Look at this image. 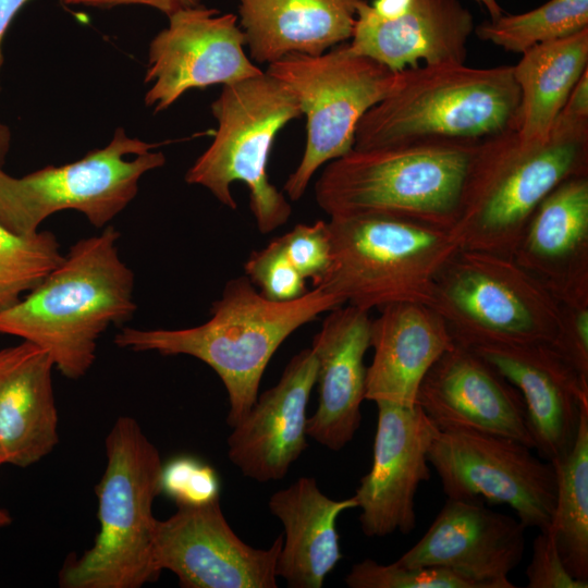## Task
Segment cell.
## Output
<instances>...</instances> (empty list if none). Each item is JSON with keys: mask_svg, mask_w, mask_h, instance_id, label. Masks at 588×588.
I'll return each instance as SVG.
<instances>
[{"mask_svg": "<svg viewBox=\"0 0 588 588\" xmlns=\"http://www.w3.org/2000/svg\"><path fill=\"white\" fill-rule=\"evenodd\" d=\"M560 114L576 121H588V70L572 89Z\"/></svg>", "mask_w": 588, "mask_h": 588, "instance_id": "74e56055", "label": "cell"}, {"mask_svg": "<svg viewBox=\"0 0 588 588\" xmlns=\"http://www.w3.org/2000/svg\"><path fill=\"white\" fill-rule=\"evenodd\" d=\"M350 588H478L456 573L429 566L383 565L365 559L354 564L345 577Z\"/></svg>", "mask_w": 588, "mask_h": 588, "instance_id": "4dcf8cb0", "label": "cell"}, {"mask_svg": "<svg viewBox=\"0 0 588 588\" xmlns=\"http://www.w3.org/2000/svg\"><path fill=\"white\" fill-rule=\"evenodd\" d=\"M149 47L145 103L166 110L185 91L229 85L264 73L245 53L237 15L203 5L173 13Z\"/></svg>", "mask_w": 588, "mask_h": 588, "instance_id": "5bb4252c", "label": "cell"}, {"mask_svg": "<svg viewBox=\"0 0 588 588\" xmlns=\"http://www.w3.org/2000/svg\"><path fill=\"white\" fill-rule=\"evenodd\" d=\"M107 464L96 487L99 531L59 573L63 588H139L158 579L154 559L163 462L137 420L119 417L106 437Z\"/></svg>", "mask_w": 588, "mask_h": 588, "instance_id": "5b68a950", "label": "cell"}, {"mask_svg": "<svg viewBox=\"0 0 588 588\" xmlns=\"http://www.w3.org/2000/svg\"><path fill=\"white\" fill-rule=\"evenodd\" d=\"M283 250L304 279L317 282L331 260V238L328 222L298 223L279 237Z\"/></svg>", "mask_w": 588, "mask_h": 588, "instance_id": "836d02e7", "label": "cell"}, {"mask_svg": "<svg viewBox=\"0 0 588 588\" xmlns=\"http://www.w3.org/2000/svg\"><path fill=\"white\" fill-rule=\"evenodd\" d=\"M528 588H587L566 569L550 529L539 530L532 542L530 562L526 568Z\"/></svg>", "mask_w": 588, "mask_h": 588, "instance_id": "d590c367", "label": "cell"}, {"mask_svg": "<svg viewBox=\"0 0 588 588\" xmlns=\"http://www.w3.org/2000/svg\"><path fill=\"white\" fill-rule=\"evenodd\" d=\"M155 147L119 127L106 147L64 166H49L22 177L0 167V224L32 235L51 215L72 209L102 228L134 199L140 177L164 164V155L152 151Z\"/></svg>", "mask_w": 588, "mask_h": 588, "instance_id": "8fae6325", "label": "cell"}, {"mask_svg": "<svg viewBox=\"0 0 588 588\" xmlns=\"http://www.w3.org/2000/svg\"><path fill=\"white\" fill-rule=\"evenodd\" d=\"M416 404L439 430H474L535 448L520 392L469 347L454 343L436 360Z\"/></svg>", "mask_w": 588, "mask_h": 588, "instance_id": "e0dca14e", "label": "cell"}, {"mask_svg": "<svg viewBox=\"0 0 588 588\" xmlns=\"http://www.w3.org/2000/svg\"><path fill=\"white\" fill-rule=\"evenodd\" d=\"M245 275L272 301H291L307 292L306 279L285 255L279 237L254 252L244 265Z\"/></svg>", "mask_w": 588, "mask_h": 588, "instance_id": "1f68e13d", "label": "cell"}, {"mask_svg": "<svg viewBox=\"0 0 588 588\" xmlns=\"http://www.w3.org/2000/svg\"><path fill=\"white\" fill-rule=\"evenodd\" d=\"M475 1L482 4L486 8L491 20L497 19L501 14H503L498 0H475Z\"/></svg>", "mask_w": 588, "mask_h": 588, "instance_id": "60d3db41", "label": "cell"}, {"mask_svg": "<svg viewBox=\"0 0 588 588\" xmlns=\"http://www.w3.org/2000/svg\"><path fill=\"white\" fill-rule=\"evenodd\" d=\"M2 464H5V460H4V455H3V452H2V449H1V445H0V466Z\"/></svg>", "mask_w": 588, "mask_h": 588, "instance_id": "7bdbcfd3", "label": "cell"}, {"mask_svg": "<svg viewBox=\"0 0 588 588\" xmlns=\"http://www.w3.org/2000/svg\"><path fill=\"white\" fill-rule=\"evenodd\" d=\"M63 258L53 233L21 235L0 224V311L19 303Z\"/></svg>", "mask_w": 588, "mask_h": 588, "instance_id": "f546056e", "label": "cell"}, {"mask_svg": "<svg viewBox=\"0 0 588 588\" xmlns=\"http://www.w3.org/2000/svg\"><path fill=\"white\" fill-rule=\"evenodd\" d=\"M522 394L537 454L551 463L572 450L588 384L550 343L492 344L471 348Z\"/></svg>", "mask_w": 588, "mask_h": 588, "instance_id": "ac0fdd59", "label": "cell"}, {"mask_svg": "<svg viewBox=\"0 0 588 588\" xmlns=\"http://www.w3.org/2000/svg\"><path fill=\"white\" fill-rule=\"evenodd\" d=\"M376 404L372 464L353 497L365 536L407 535L416 526L417 489L431 477L427 453L439 429L417 404Z\"/></svg>", "mask_w": 588, "mask_h": 588, "instance_id": "9a60e30c", "label": "cell"}, {"mask_svg": "<svg viewBox=\"0 0 588 588\" xmlns=\"http://www.w3.org/2000/svg\"><path fill=\"white\" fill-rule=\"evenodd\" d=\"M11 134L9 128L0 123V167L4 161V157L10 146Z\"/></svg>", "mask_w": 588, "mask_h": 588, "instance_id": "ab89813d", "label": "cell"}, {"mask_svg": "<svg viewBox=\"0 0 588 588\" xmlns=\"http://www.w3.org/2000/svg\"><path fill=\"white\" fill-rule=\"evenodd\" d=\"M588 28V0H549L519 14H501L485 21L476 36L511 52L574 35Z\"/></svg>", "mask_w": 588, "mask_h": 588, "instance_id": "f1b7e54d", "label": "cell"}, {"mask_svg": "<svg viewBox=\"0 0 588 588\" xmlns=\"http://www.w3.org/2000/svg\"><path fill=\"white\" fill-rule=\"evenodd\" d=\"M550 344L588 384V299L560 303L559 328Z\"/></svg>", "mask_w": 588, "mask_h": 588, "instance_id": "e575fe53", "label": "cell"}, {"mask_svg": "<svg viewBox=\"0 0 588 588\" xmlns=\"http://www.w3.org/2000/svg\"><path fill=\"white\" fill-rule=\"evenodd\" d=\"M50 353L27 341L0 350V445L5 464L33 465L59 443Z\"/></svg>", "mask_w": 588, "mask_h": 588, "instance_id": "cb8c5ba5", "label": "cell"}, {"mask_svg": "<svg viewBox=\"0 0 588 588\" xmlns=\"http://www.w3.org/2000/svg\"><path fill=\"white\" fill-rule=\"evenodd\" d=\"M588 174V121L559 114L549 137L526 144L509 131L481 142L451 229L461 248L512 256L542 199L565 180Z\"/></svg>", "mask_w": 588, "mask_h": 588, "instance_id": "3957f363", "label": "cell"}, {"mask_svg": "<svg viewBox=\"0 0 588 588\" xmlns=\"http://www.w3.org/2000/svg\"><path fill=\"white\" fill-rule=\"evenodd\" d=\"M379 310L370 324L373 357L365 400L416 405L421 380L454 340L443 318L427 304L402 302Z\"/></svg>", "mask_w": 588, "mask_h": 588, "instance_id": "603a6c76", "label": "cell"}, {"mask_svg": "<svg viewBox=\"0 0 588 588\" xmlns=\"http://www.w3.org/2000/svg\"><path fill=\"white\" fill-rule=\"evenodd\" d=\"M280 535L268 549L245 543L230 527L219 499L200 506H177L157 520V568L175 574L184 588H277Z\"/></svg>", "mask_w": 588, "mask_h": 588, "instance_id": "4fadbf2b", "label": "cell"}, {"mask_svg": "<svg viewBox=\"0 0 588 588\" xmlns=\"http://www.w3.org/2000/svg\"><path fill=\"white\" fill-rule=\"evenodd\" d=\"M160 485L161 492L177 506H200L219 499L217 471L192 456H179L163 464Z\"/></svg>", "mask_w": 588, "mask_h": 588, "instance_id": "d6a6232c", "label": "cell"}, {"mask_svg": "<svg viewBox=\"0 0 588 588\" xmlns=\"http://www.w3.org/2000/svg\"><path fill=\"white\" fill-rule=\"evenodd\" d=\"M266 72L292 91L306 117V147L283 186L291 200L302 198L321 166L354 148L363 115L391 94L403 77V71H391L354 52L348 42L320 56H286L268 64Z\"/></svg>", "mask_w": 588, "mask_h": 588, "instance_id": "30bf717a", "label": "cell"}, {"mask_svg": "<svg viewBox=\"0 0 588 588\" xmlns=\"http://www.w3.org/2000/svg\"><path fill=\"white\" fill-rule=\"evenodd\" d=\"M11 522H12V518L10 514L5 510L0 509V530L9 526Z\"/></svg>", "mask_w": 588, "mask_h": 588, "instance_id": "b9f144b4", "label": "cell"}, {"mask_svg": "<svg viewBox=\"0 0 588 588\" xmlns=\"http://www.w3.org/2000/svg\"><path fill=\"white\" fill-rule=\"evenodd\" d=\"M342 305L340 297L320 286L295 299L272 301L241 275L226 282L206 322L184 329L126 327L114 343L134 352L188 355L207 364L226 389V421L233 428L256 402L262 375L279 346L299 327Z\"/></svg>", "mask_w": 588, "mask_h": 588, "instance_id": "6da1fadb", "label": "cell"}, {"mask_svg": "<svg viewBox=\"0 0 588 588\" xmlns=\"http://www.w3.org/2000/svg\"><path fill=\"white\" fill-rule=\"evenodd\" d=\"M512 257L559 303L588 299V174L565 180L542 199Z\"/></svg>", "mask_w": 588, "mask_h": 588, "instance_id": "7402d4cb", "label": "cell"}, {"mask_svg": "<svg viewBox=\"0 0 588 588\" xmlns=\"http://www.w3.org/2000/svg\"><path fill=\"white\" fill-rule=\"evenodd\" d=\"M359 1L238 0V24L250 58L259 63L320 56L352 38Z\"/></svg>", "mask_w": 588, "mask_h": 588, "instance_id": "484cf974", "label": "cell"}, {"mask_svg": "<svg viewBox=\"0 0 588 588\" xmlns=\"http://www.w3.org/2000/svg\"><path fill=\"white\" fill-rule=\"evenodd\" d=\"M513 65L519 90L516 134L526 144L544 142L572 89L588 70V28L525 50Z\"/></svg>", "mask_w": 588, "mask_h": 588, "instance_id": "4316f807", "label": "cell"}, {"mask_svg": "<svg viewBox=\"0 0 588 588\" xmlns=\"http://www.w3.org/2000/svg\"><path fill=\"white\" fill-rule=\"evenodd\" d=\"M479 144L353 148L327 163L316 201L330 218L387 215L451 230Z\"/></svg>", "mask_w": 588, "mask_h": 588, "instance_id": "8992f818", "label": "cell"}, {"mask_svg": "<svg viewBox=\"0 0 588 588\" xmlns=\"http://www.w3.org/2000/svg\"><path fill=\"white\" fill-rule=\"evenodd\" d=\"M370 324L369 311L346 304L329 310L313 339L318 406L307 419V437L332 451L348 444L360 426Z\"/></svg>", "mask_w": 588, "mask_h": 588, "instance_id": "ffe728a7", "label": "cell"}, {"mask_svg": "<svg viewBox=\"0 0 588 588\" xmlns=\"http://www.w3.org/2000/svg\"><path fill=\"white\" fill-rule=\"evenodd\" d=\"M526 527L481 499L448 498L425 535L395 562L452 571L478 588H514L509 574L523 560Z\"/></svg>", "mask_w": 588, "mask_h": 588, "instance_id": "2e32d148", "label": "cell"}, {"mask_svg": "<svg viewBox=\"0 0 588 588\" xmlns=\"http://www.w3.org/2000/svg\"><path fill=\"white\" fill-rule=\"evenodd\" d=\"M427 458L448 498L504 504L526 528H550L556 504V470L530 446L474 430H439Z\"/></svg>", "mask_w": 588, "mask_h": 588, "instance_id": "7c38bea8", "label": "cell"}, {"mask_svg": "<svg viewBox=\"0 0 588 588\" xmlns=\"http://www.w3.org/2000/svg\"><path fill=\"white\" fill-rule=\"evenodd\" d=\"M270 512L283 525L275 574L291 588H321L342 559L338 517L357 507L354 497L333 500L313 477H301L269 499Z\"/></svg>", "mask_w": 588, "mask_h": 588, "instance_id": "d4e9b609", "label": "cell"}, {"mask_svg": "<svg viewBox=\"0 0 588 588\" xmlns=\"http://www.w3.org/2000/svg\"><path fill=\"white\" fill-rule=\"evenodd\" d=\"M331 260L314 286L370 311L429 304L433 283L461 248L450 229L387 215L331 217Z\"/></svg>", "mask_w": 588, "mask_h": 588, "instance_id": "52a82bcc", "label": "cell"}, {"mask_svg": "<svg viewBox=\"0 0 588 588\" xmlns=\"http://www.w3.org/2000/svg\"><path fill=\"white\" fill-rule=\"evenodd\" d=\"M474 29L471 13L458 0H413L391 20L379 17L360 0L348 46L400 72L421 64L465 63Z\"/></svg>", "mask_w": 588, "mask_h": 588, "instance_id": "44dd1931", "label": "cell"}, {"mask_svg": "<svg viewBox=\"0 0 588 588\" xmlns=\"http://www.w3.org/2000/svg\"><path fill=\"white\" fill-rule=\"evenodd\" d=\"M317 380L313 350L294 355L279 382L258 394L228 438V456L241 473L259 482L284 478L307 448V404Z\"/></svg>", "mask_w": 588, "mask_h": 588, "instance_id": "d6986e66", "label": "cell"}, {"mask_svg": "<svg viewBox=\"0 0 588 588\" xmlns=\"http://www.w3.org/2000/svg\"><path fill=\"white\" fill-rule=\"evenodd\" d=\"M29 0H0V65L2 63L1 46L5 33L19 11Z\"/></svg>", "mask_w": 588, "mask_h": 588, "instance_id": "f35d334b", "label": "cell"}, {"mask_svg": "<svg viewBox=\"0 0 588 588\" xmlns=\"http://www.w3.org/2000/svg\"><path fill=\"white\" fill-rule=\"evenodd\" d=\"M66 4H85L93 7H113L120 4H143L155 8L168 16L173 13L195 8L200 4V0H62Z\"/></svg>", "mask_w": 588, "mask_h": 588, "instance_id": "8d00e7d4", "label": "cell"}, {"mask_svg": "<svg viewBox=\"0 0 588 588\" xmlns=\"http://www.w3.org/2000/svg\"><path fill=\"white\" fill-rule=\"evenodd\" d=\"M454 343H551L559 301L512 256L460 248L438 274L428 304Z\"/></svg>", "mask_w": 588, "mask_h": 588, "instance_id": "9c48e42d", "label": "cell"}, {"mask_svg": "<svg viewBox=\"0 0 588 588\" xmlns=\"http://www.w3.org/2000/svg\"><path fill=\"white\" fill-rule=\"evenodd\" d=\"M554 467L558 493L549 529L568 573L588 581V405L572 450Z\"/></svg>", "mask_w": 588, "mask_h": 588, "instance_id": "83f0119b", "label": "cell"}, {"mask_svg": "<svg viewBox=\"0 0 588 588\" xmlns=\"http://www.w3.org/2000/svg\"><path fill=\"white\" fill-rule=\"evenodd\" d=\"M211 111L218 130L187 170L185 181L206 187L230 209L237 207L231 184L245 183L259 232L277 230L287 222L292 208L270 183L267 167L279 131L303 115L297 99L282 82L264 72L224 85Z\"/></svg>", "mask_w": 588, "mask_h": 588, "instance_id": "ba28073f", "label": "cell"}, {"mask_svg": "<svg viewBox=\"0 0 588 588\" xmlns=\"http://www.w3.org/2000/svg\"><path fill=\"white\" fill-rule=\"evenodd\" d=\"M119 237L108 225L72 245L40 284L0 311V334L47 350L69 379L85 376L100 335L136 311L134 273L120 257Z\"/></svg>", "mask_w": 588, "mask_h": 588, "instance_id": "7a4b0ae2", "label": "cell"}, {"mask_svg": "<svg viewBox=\"0 0 588 588\" xmlns=\"http://www.w3.org/2000/svg\"><path fill=\"white\" fill-rule=\"evenodd\" d=\"M518 106L513 65L421 64L363 115L354 149L479 144L515 131Z\"/></svg>", "mask_w": 588, "mask_h": 588, "instance_id": "277c9868", "label": "cell"}]
</instances>
